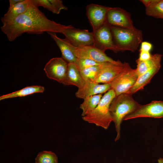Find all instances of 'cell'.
Wrapping results in <instances>:
<instances>
[{"instance_id": "6da1fadb", "label": "cell", "mask_w": 163, "mask_h": 163, "mask_svg": "<svg viewBox=\"0 0 163 163\" xmlns=\"http://www.w3.org/2000/svg\"><path fill=\"white\" fill-rule=\"evenodd\" d=\"M2 32L12 42L24 33L37 34L61 33L71 25L66 26L48 19L31 0L27 10L11 21L2 23Z\"/></svg>"}, {"instance_id": "7a4b0ae2", "label": "cell", "mask_w": 163, "mask_h": 163, "mask_svg": "<svg viewBox=\"0 0 163 163\" xmlns=\"http://www.w3.org/2000/svg\"><path fill=\"white\" fill-rule=\"evenodd\" d=\"M132 95L129 93L121 94L116 96L110 104L109 112L117 132L115 141L120 138L121 125L124 118L141 105L133 98Z\"/></svg>"}, {"instance_id": "3957f363", "label": "cell", "mask_w": 163, "mask_h": 163, "mask_svg": "<svg viewBox=\"0 0 163 163\" xmlns=\"http://www.w3.org/2000/svg\"><path fill=\"white\" fill-rule=\"evenodd\" d=\"M113 41L120 51L135 52L143 40L142 30L135 27L129 29L110 26Z\"/></svg>"}, {"instance_id": "277c9868", "label": "cell", "mask_w": 163, "mask_h": 163, "mask_svg": "<svg viewBox=\"0 0 163 163\" xmlns=\"http://www.w3.org/2000/svg\"><path fill=\"white\" fill-rule=\"evenodd\" d=\"M116 96L114 91L110 89L103 96L95 109L90 114L82 117V119L89 123L107 129L112 121L109 112L110 105Z\"/></svg>"}, {"instance_id": "5b68a950", "label": "cell", "mask_w": 163, "mask_h": 163, "mask_svg": "<svg viewBox=\"0 0 163 163\" xmlns=\"http://www.w3.org/2000/svg\"><path fill=\"white\" fill-rule=\"evenodd\" d=\"M138 77L135 69H132L128 63L125 69L110 83L111 89L114 91L116 96L128 93Z\"/></svg>"}, {"instance_id": "8992f818", "label": "cell", "mask_w": 163, "mask_h": 163, "mask_svg": "<svg viewBox=\"0 0 163 163\" xmlns=\"http://www.w3.org/2000/svg\"><path fill=\"white\" fill-rule=\"evenodd\" d=\"M127 64L125 62L123 63L119 60L102 63L95 82L110 84L125 69Z\"/></svg>"}, {"instance_id": "52a82bcc", "label": "cell", "mask_w": 163, "mask_h": 163, "mask_svg": "<svg viewBox=\"0 0 163 163\" xmlns=\"http://www.w3.org/2000/svg\"><path fill=\"white\" fill-rule=\"evenodd\" d=\"M92 32L94 46L104 52L108 50L115 53L120 51L114 42L110 25L107 23Z\"/></svg>"}, {"instance_id": "ba28073f", "label": "cell", "mask_w": 163, "mask_h": 163, "mask_svg": "<svg viewBox=\"0 0 163 163\" xmlns=\"http://www.w3.org/2000/svg\"><path fill=\"white\" fill-rule=\"evenodd\" d=\"M62 33L65 36V38L75 47L94 44L93 33L87 30L76 28L71 25L65 29Z\"/></svg>"}, {"instance_id": "9c48e42d", "label": "cell", "mask_w": 163, "mask_h": 163, "mask_svg": "<svg viewBox=\"0 0 163 163\" xmlns=\"http://www.w3.org/2000/svg\"><path fill=\"white\" fill-rule=\"evenodd\" d=\"M106 23L110 26L123 28L132 29L135 27L130 14L119 7H111L107 14Z\"/></svg>"}, {"instance_id": "30bf717a", "label": "cell", "mask_w": 163, "mask_h": 163, "mask_svg": "<svg viewBox=\"0 0 163 163\" xmlns=\"http://www.w3.org/2000/svg\"><path fill=\"white\" fill-rule=\"evenodd\" d=\"M68 63L62 57L51 59L44 68L47 76L50 79L63 84L65 82Z\"/></svg>"}, {"instance_id": "8fae6325", "label": "cell", "mask_w": 163, "mask_h": 163, "mask_svg": "<svg viewBox=\"0 0 163 163\" xmlns=\"http://www.w3.org/2000/svg\"><path fill=\"white\" fill-rule=\"evenodd\" d=\"M140 117L163 118V101H154L141 105L136 111L126 116L123 120Z\"/></svg>"}, {"instance_id": "7c38bea8", "label": "cell", "mask_w": 163, "mask_h": 163, "mask_svg": "<svg viewBox=\"0 0 163 163\" xmlns=\"http://www.w3.org/2000/svg\"><path fill=\"white\" fill-rule=\"evenodd\" d=\"M111 7L94 4L86 7V14L94 31L106 23L107 12Z\"/></svg>"}, {"instance_id": "4fadbf2b", "label": "cell", "mask_w": 163, "mask_h": 163, "mask_svg": "<svg viewBox=\"0 0 163 163\" xmlns=\"http://www.w3.org/2000/svg\"><path fill=\"white\" fill-rule=\"evenodd\" d=\"M74 53L77 58L89 59L100 63L115 61L93 45L74 46Z\"/></svg>"}, {"instance_id": "5bb4252c", "label": "cell", "mask_w": 163, "mask_h": 163, "mask_svg": "<svg viewBox=\"0 0 163 163\" xmlns=\"http://www.w3.org/2000/svg\"><path fill=\"white\" fill-rule=\"evenodd\" d=\"M110 89V84H101L94 82L86 81L82 87L78 88L75 95L78 98L84 99L88 97L102 94Z\"/></svg>"}, {"instance_id": "9a60e30c", "label": "cell", "mask_w": 163, "mask_h": 163, "mask_svg": "<svg viewBox=\"0 0 163 163\" xmlns=\"http://www.w3.org/2000/svg\"><path fill=\"white\" fill-rule=\"evenodd\" d=\"M55 42L60 49L62 58L68 63H75L77 58L74 53V46L66 38L62 39L58 37L56 33H47Z\"/></svg>"}, {"instance_id": "2e32d148", "label": "cell", "mask_w": 163, "mask_h": 163, "mask_svg": "<svg viewBox=\"0 0 163 163\" xmlns=\"http://www.w3.org/2000/svg\"><path fill=\"white\" fill-rule=\"evenodd\" d=\"M85 83V81L82 77L75 63H68L66 78L63 84L74 85L78 88L82 87Z\"/></svg>"}, {"instance_id": "e0dca14e", "label": "cell", "mask_w": 163, "mask_h": 163, "mask_svg": "<svg viewBox=\"0 0 163 163\" xmlns=\"http://www.w3.org/2000/svg\"><path fill=\"white\" fill-rule=\"evenodd\" d=\"M31 2V0H23L9 7L7 12L1 18L2 23L11 21L23 13L27 10Z\"/></svg>"}, {"instance_id": "ac0fdd59", "label": "cell", "mask_w": 163, "mask_h": 163, "mask_svg": "<svg viewBox=\"0 0 163 163\" xmlns=\"http://www.w3.org/2000/svg\"><path fill=\"white\" fill-rule=\"evenodd\" d=\"M162 55L159 53L152 54L151 58L146 61L136 60L137 67L136 72L138 76L149 71L153 68L161 65Z\"/></svg>"}, {"instance_id": "d6986e66", "label": "cell", "mask_w": 163, "mask_h": 163, "mask_svg": "<svg viewBox=\"0 0 163 163\" xmlns=\"http://www.w3.org/2000/svg\"><path fill=\"white\" fill-rule=\"evenodd\" d=\"M161 65L157 66L138 77L134 86L128 93L133 94L139 90H142L149 84L153 76L159 71Z\"/></svg>"}, {"instance_id": "ffe728a7", "label": "cell", "mask_w": 163, "mask_h": 163, "mask_svg": "<svg viewBox=\"0 0 163 163\" xmlns=\"http://www.w3.org/2000/svg\"><path fill=\"white\" fill-rule=\"evenodd\" d=\"M38 7L41 6L55 14H59L62 10H67L61 0H31Z\"/></svg>"}, {"instance_id": "44dd1931", "label": "cell", "mask_w": 163, "mask_h": 163, "mask_svg": "<svg viewBox=\"0 0 163 163\" xmlns=\"http://www.w3.org/2000/svg\"><path fill=\"white\" fill-rule=\"evenodd\" d=\"M103 96L102 94L88 97L84 99L83 102L80 105V108L82 110V117L91 113L96 107Z\"/></svg>"}, {"instance_id": "7402d4cb", "label": "cell", "mask_w": 163, "mask_h": 163, "mask_svg": "<svg viewBox=\"0 0 163 163\" xmlns=\"http://www.w3.org/2000/svg\"><path fill=\"white\" fill-rule=\"evenodd\" d=\"M44 91V87L40 86H27L19 90L1 96L0 100L15 97H24L36 93H43Z\"/></svg>"}, {"instance_id": "603a6c76", "label": "cell", "mask_w": 163, "mask_h": 163, "mask_svg": "<svg viewBox=\"0 0 163 163\" xmlns=\"http://www.w3.org/2000/svg\"><path fill=\"white\" fill-rule=\"evenodd\" d=\"M145 11L149 16L163 19V0H153L151 4L145 8Z\"/></svg>"}, {"instance_id": "cb8c5ba5", "label": "cell", "mask_w": 163, "mask_h": 163, "mask_svg": "<svg viewBox=\"0 0 163 163\" xmlns=\"http://www.w3.org/2000/svg\"><path fill=\"white\" fill-rule=\"evenodd\" d=\"M101 64L99 65L91 66L79 70L82 77L85 82H95L100 71Z\"/></svg>"}, {"instance_id": "d4e9b609", "label": "cell", "mask_w": 163, "mask_h": 163, "mask_svg": "<svg viewBox=\"0 0 163 163\" xmlns=\"http://www.w3.org/2000/svg\"><path fill=\"white\" fill-rule=\"evenodd\" d=\"M35 163H58V158L54 153L44 151L38 153L35 158Z\"/></svg>"}, {"instance_id": "484cf974", "label": "cell", "mask_w": 163, "mask_h": 163, "mask_svg": "<svg viewBox=\"0 0 163 163\" xmlns=\"http://www.w3.org/2000/svg\"><path fill=\"white\" fill-rule=\"evenodd\" d=\"M101 63L91 59L85 58H77L75 63L79 70H83L91 66L99 65Z\"/></svg>"}, {"instance_id": "4316f807", "label": "cell", "mask_w": 163, "mask_h": 163, "mask_svg": "<svg viewBox=\"0 0 163 163\" xmlns=\"http://www.w3.org/2000/svg\"><path fill=\"white\" fill-rule=\"evenodd\" d=\"M152 48V45L150 43L146 41L142 42L139 51L150 52Z\"/></svg>"}, {"instance_id": "83f0119b", "label": "cell", "mask_w": 163, "mask_h": 163, "mask_svg": "<svg viewBox=\"0 0 163 163\" xmlns=\"http://www.w3.org/2000/svg\"><path fill=\"white\" fill-rule=\"evenodd\" d=\"M139 57L138 59L139 60L145 61L149 59L152 56L150 52L144 51H139Z\"/></svg>"}, {"instance_id": "f1b7e54d", "label": "cell", "mask_w": 163, "mask_h": 163, "mask_svg": "<svg viewBox=\"0 0 163 163\" xmlns=\"http://www.w3.org/2000/svg\"><path fill=\"white\" fill-rule=\"evenodd\" d=\"M23 0H9V7H10L13 6L18 4V3H19Z\"/></svg>"}, {"instance_id": "f546056e", "label": "cell", "mask_w": 163, "mask_h": 163, "mask_svg": "<svg viewBox=\"0 0 163 163\" xmlns=\"http://www.w3.org/2000/svg\"><path fill=\"white\" fill-rule=\"evenodd\" d=\"M140 1L146 8L149 6L152 2L153 0H141Z\"/></svg>"}, {"instance_id": "4dcf8cb0", "label": "cell", "mask_w": 163, "mask_h": 163, "mask_svg": "<svg viewBox=\"0 0 163 163\" xmlns=\"http://www.w3.org/2000/svg\"><path fill=\"white\" fill-rule=\"evenodd\" d=\"M158 163H163V158H160L158 160Z\"/></svg>"}, {"instance_id": "1f68e13d", "label": "cell", "mask_w": 163, "mask_h": 163, "mask_svg": "<svg viewBox=\"0 0 163 163\" xmlns=\"http://www.w3.org/2000/svg\"><path fill=\"white\" fill-rule=\"evenodd\" d=\"M129 163V162H128V163Z\"/></svg>"}]
</instances>
